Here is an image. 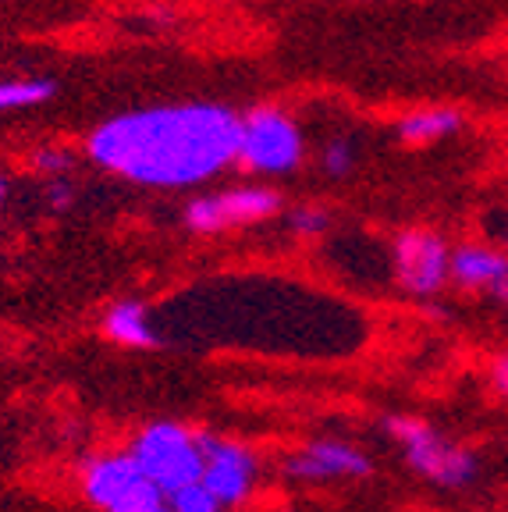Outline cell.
Masks as SVG:
<instances>
[{
    "mask_svg": "<svg viewBox=\"0 0 508 512\" xmlns=\"http://www.w3.org/2000/svg\"><path fill=\"white\" fill-rule=\"evenodd\" d=\"M239 114L221 104H171L118 114L89 136V160L118 178L185 189L239 157Z\"/></svg>",
    "mask_w": 508,
    "mask_h": 512,
    "instance_id": "cell-1",
    "label": "cell"
},
{
    "mask_svg": "<svg viewBox=\"0 0 508 512\" xmlns=\"http://www.w3.org/2000/svg\"><path fill=\"white\" fill-rule=\"evenodd\" d=\"M132 459L164 495H175L203 477V452L196 434L182 424H150L135 438Z\"/></svg>",
    "mask_w": 508,
    "mask_h": 512,
    "instance_id": "cell-2",
    "label": "cell"
},
{
    "mask_svg": "<svg viewBox=\"0 0 508 512\" xmlns=\"http://www.w3.org/2000/svg\"><path fill=\"white\" fill-rule=\"evenodd\" d=\"M384 427L405 448L409 466L441 488H466L477 477V456L459 445H448L434 427L416 416H388Z\"/></svg>",
    "mask_w": 508,
    "mask_h": 512,
    "instance_id": "cell-3",
    "label": "cell"
},
{
    "mask_svg": "<svg viewBox=\"0 0 508 512\" xmlns=\"http://www.w3.org/2000/svg\"><path fill=\"white\" fill-rule=\"evenodd\" d=\"M256 175H288L302 164V132L285 111L260 107L239 121V157Z\"/></svg>",
    "mask_w": 508,
    "mask_h": 512,
    "instance_id": "cell-4",
    "label": "cell"
},
{
    "mask_svg": "<svg viewBox=\"0 0 508 512\" xmlns=\"http://www.w3.org/2000/svg\"><path fill=\"white\" fill-rule=\"evenodd\" d=\"M281 196L267 185H239V189H224L214 196H199L185 207V224L196 235H214L235 224H253L263 217L278 214Z\"/></svg>",
    "mask_w": 508,
    "mask_h": 512,
    "instance_id": "cell-5",
    "label": "cell"
},
{
    "mask_svg": "<svg viewBox=\"0 0 508 512\" xmlns=\"http://www.w3.org/2000/svg\"><path fill=\"white\" fill-rule=\"evenodd\" d=\"M196 445L203 452V477L199 484L210 491L221 505H242L253 495L256 456L239 441L217 438V434H196Z\"/></svg>",
    "mask_w": 508,
    "mask_h": 512,
    "instance_id": "cell-6",
    "label": "cell"
},
{
    "mask_svg": "<svg viewBox=\"0 0 508 512\" xmlns=\"http://www.w3.org/2000/svg\"><path fill=\"white\" fill-rule=\"evenodd\" d=\"M452 249L437 232H402L395 239V281L409 296H434L448 281Z\"/></svg>",
    "mask_w": 508,
    "mask_h": 512,
    "instance_id": "cell-7",
    "label": "cell"
},
{
    "mask_svg": "<svg viewBox=\"0 0 508 512\" xmlns=\"http://www.w3.org/2000/svg\"><path fill=\"white\" fill-rule=\"evenodd\" d=\"M374 470V463L359 452V448L345 445V441H313L302 452H295L285 463V473L295 480H342V477H366Z\"/></svg>",
    "mask_w": 508,
    "mask_h": 512,
    "instance_id": "cell-8",
    "label": "cell"
},
{
    "mask_svg": "<svg viewBox=\"0 0 508 512\" xmlns=\"http://www.w3.org/2000/svg\"><path fill=\"white\" fill-rule=\"evenodd\" d=\"M139 480H146V473L139 470L132 452H125V456H100L89 463L86 480H82V491H86V498L96 505V509L107 512L121 495H128Z\"/></svg>",
    "mask_w": 508,
    "mask_h": 512,
    "instance_id": "cell-9",
    "label": "cell"
},
{
    "mask_svg": "<svg viewBox=\"0 0 508 512\" xmlns=\"http://www.w3.org/2000/svg\"><path fill=\"white\" fill-rule=\"evenodd\" d=\"M508 274V256L487 246H462L452 253L448 278H455L466 288H494Z\"/></svg>",
    "mask_w": 508,
    "mask_h": 512,
    "instance_id": "cell-10",
    "label": "cell"
},
{
    "mask_svg": "<svg viewBox=\"0 0 508 512\" xmlns=\"http://www.w3.org/2000/svg\"><path fill=\"white\" fill-rule=\"evenodd\" d=\"M104 331L111 342L118 345H132V349H153L160 342L157 331L150 324V313H146L143 303H135V299H121L107 310L104 317Z\"/></svg>",
    "mask_w": 508,
    "mask_h": 512,
    "instance_id": "cell-11",
    "label": "cell"
},
{
    "mask_svg": "<svg viewBox=\"0 0 508 512\" xmlns=\"http://www.w3.org/2000/svg\"><path fill=\"white\" fill-rule=\"evenodd\" d=\"M462 125V118L448 107H427V111H413L405 114L398 121V139L413 146H427V143H437V139H445L448 132Z\"/></svg>",
    "mask_w": 508,
    "mask_h": 512,
    "instance_id": "cell-12",
    "label": "cell"
},
{
    "mask_svg": "<svg viewBox=\"0 0 508 512\" xmlns=\"http://www.w3.org/2000/svg\"><path fill=\"white\" fill-rule=\"evenodd\" d=\"M50 96H54V82H47V79H11V82H0V114H4V111H18V107L47 104Z\"/></svg>",
    "mask_w": 508,
    "mask_h": 512,
    "instance_id": "cell-13",
    "label": "cell"
},
{
    "mask_svg": "<svg viewBox=\"0 0 508 512\" xmlns=\"http://www.w3.org/2000/svg\"><path fill=\"white\" fill-rule=\"evenodd\" d=\"M167 502H171V512H221L224 505L217 502L214 495H210L203 484H189V488L175 491V495H167Z\"/></svg>",
    "mask_w": 508,
    "mask_h": 512,
    "instance_id": "cell-14",
    "label": "cell"
},
{
    "mask_svg": "<svg viewBox=\"0 0 508 512\" xmlns=\"http://www.w3.org/2000/svg\"><path fill=\"white\" fill-rule=\"evenodd\" d=\"M320 164H324L327 175L345 178L352 171V164H356V153H352V146L345 143V139H334V143H327L324 153H320Z\"/></svg>",
    "mask_w": 508,
    "mask_h": 512,
    "instance_id": "cell-15",
    "label": "cell"
},
{
    "mask_svg": "<svg viewBox=\"0 0 508 512\" xmlns=\"http://www.w3.org/2000/svg\"><path fill=\"white\" fill-rule=\"evenodd\" d=\"M288 224H292L295 235H306V239H310V235L324 232L327 224H331V217H327L320 207H295L292 214H288Z\"/></svg>",
    "mask_w": 508,
    "mask_h": 512,
    "instance_id": "cell-16",
    "label": "cell"
},
{
    "mask_svg": "<svg viewBox=\"0 0 508 512\" xmlns=\"http://www.w3.org/2000/svg\"><path fill=\"white\" fill-rule=\"evenodd\" d=\"M68 168H72V157H68V153H61V150H40L36 153V171H43V175L57 178Z\"/></svg>",
    "mask_w": 508,
    "mask_h": 512,
    "instance_id": "cell-17",
    "label": "cell"
},
{
    "mask_svg": "<svg viewBox=\"0 0 508 512\" xmlns=\"http://www.w3.org/2000/svg\"><path fill=\"white\" fill-rule=\"evenodd\" d=\"M47 200H50V207H57V210L72 207V200H75V189H72V182H68V178H64V175L50 178Z\"/></svg>",
    "mask_w": 508,
    "mask_h": 512,
    "instance_id": "cell-18",
    "label": "cell"
},
{
    "mask_svg": "<svg viewBox=\"0 0 508 512\" xmlns=\"http://www.w3.org/2000/svg\"><path fill=\"white\" fill-rule=\"evenodd\" d=\"M491 388L501 395V399H508V356H498L491 367Z\"/></svg>",
    "mask_w": 508,
    "mask_h": 512,
    "instance_id": "cell-19",
    "label": "cell"
},
{
    "mask_svg": "<svg viewBox=\"0 0 508 512\" xmlns=\"http://www.w3.org/2000/svg\"><path fill=\"white\" fill-rule=\"evenodd\" d=\"M491 292H494V296H498V299H505V303H508V274H505V278L498 281V285L491 288Z\"/></svg>",
    "mask_w": 508,
    "mask_h": 512,
    "instance_id": "cell-20",
    "label": "cell"
},
{
    "mask_svg": "<svg viewBox=\"0 0 508 512\" xmlns=\"http://www.w3.org/2000/svg\"><path fill=\"white\" fill-rule=\"evenodd\" d=\"M4 196H8V185L0 182V203H4Z\"/></svg>",
    "mask_w": 508,
    "mask_h": 512,
    "instance_id": "cell-21",
    "label": "cell"
},
{
    "mask_svg": "<svg viewBox=\"0 0 508 512\" xmlns=\"http://www.w3.org/2000/svg\"><path fill=\"white\" fill-rule=\"evenodd\" d=\"M501 239H505V242H508V224H505V235H501Z\"/></svg>",
    "mask_w": 508,
    "mask_h": 512,
    "instance_id": "cell-22",
    "label": "cell"
}]
</instances>
